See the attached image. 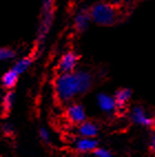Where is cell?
<instances>
[{
  "label": "cell",
  "mask_w": 155,
  "mask_h": 157,
  "mask_svg": "<svg viewBox=\"0 0 155 157\" xmlns=\"http://www.w3.org/2000/svg\"><path fill=\"white\" fill-rule=\"evenodd\" d=\"M96 147H98V140L94 137H81L80 136L79 140H76L74 143V148L82 154L92 153Z\"/></svg>",
  "instance_id": "8"
},
{
  "label": "cell",
  "mask_w": 155,
  "mask_h": 157,
  "mask_svg": "<svg viewBox=\"0 0 155 157\" xmlns=\"http://www.w3.org/2000/svg\"><path fill=\"white\" fill-rule=\"evenodd\" d=\"M65 115L69 122L72 124L79 125L82 122L87 121V111H85L84 106L80 103H71L67 107L65 111Z\"/></svg>",
  "instance_id": "4"
},
{
  "label": "cell",
  "mask_w": 155,
  "mask_h": 157,
  "mask_svg": "<svg viewBox=\"0 0 155 157\" xmlns=\"http://www.w3.org/2000/svg\"><path fill=\"white\" fill-rule=\"evenodd\" d=\"M131 98H132V91L126 87H122L120 90H118L114 94V98L116 102V106L118 109H123L127 105V103L130 102Z\"/></svg>",
  "instance_id": "12"
},
{
  "label": "cell",
  "mask_w": 155,
  "mask_h": 157,
  "mask_svg": "<svg viewBox=\"0 0 155 157\" xmlns=\"http://www.w3.org/2000/svg\"><path fill=\"white\" fill-rule=\"evenodd\" d=\"M90 16L92 22L98 25H113L118 19V9L110 3L100 2L96 3L90 10Z\"/></svg>",
  "instance_id": "2"
},
{
  "label": "cell",
  "mask_w": 155,
  "mask_h": 157,
  "mask_svg": "<svg viewBox=\"0 0 155 157\" xmlns=\"http://www.w3.org/2000/svg\"><path fill=\"white\" fill-rule=\"evenodd\" d=\"M14 102H16V94L12 90H8L2 98L1 101V109L5 113H9L14 109Z\"/></svg>",
  "instance_id": "14"
},
{
  "label": "cell",
  "mask_w": 155,
  "mask_h": 157,
  "mask_svg": "<svg viewBox=\"0 0 155 157\" xmlns=\"http://www.w3.org/2000/svg\"><path fill=\"white\" fill-rule=\"evenodd\" d=\"M31 64H32L31 56H23V58H20V59L16 60V62L12 64L11 69L14 72H17L19 75H21V74H23V73L29 70V67H31Z\"/></svg>",
  "instance_id": "13"
},
{
  "label": "cell",
  "mask_w": 155,
  "mask_h": 157,
  "mask_svg": "<svg viewBox=\"0 0 155 157\" xmlns=\"http://www.w3.org/2000/svg\"><path fill=\"white\" fill-rule=\"evenodd\" d=\"M92 153L95 157H111L112 156V153H111L110 151H107V148H103V147H96Z\"/></svg>",
  "instance_id": "17"
},
{
  "label": "cell",
  "mask_w": 155,
  "mask_h": 157,
  "mask_svg": "<svg viewBox=\"0 0 155 157\" xmlns=\"http://www.w3.org/2000/svg\"><path fill=\"white\" fill-rule=\"evenodd\" d=\"M96 103L98 106L103 113L107 114H112L115 112V109H118L116 106V102L114 96L107 94V93H100L96 96Z\"/></svg>",
  "instance_id": "7"
},
{
  "label": "cell",
  "mask_w": 155,
  "mask_h": 157,
  "mask_svg": "<svg viewBox=\"0 0 155 157\" xmlns=\"http://www.w3.org/2000/svg\"><path fill=\"white\" fill-rule=\"evenodd\" d=\"M149 149L155 153V132L151 135V138H149Z\"/></svg>",
  "instance_id": "19"
},
{
  "label": "cell",
  "mask_w": 155,
  "mask_h": 157,
  "mask_svg": "<svg viewBox=\"0 0 155 157\" xmlns=\"http://www.w3.org/2000/svg\"><path fill=\"white\" fill-rule=\"evenodd\" d=\"M78 134L81 137H96L99 134V126L90 121H84L78 125Z\"/></svg>",
  "instance_id": "9"
},
{
  "label": "cell",
  "mask_w": 155,
  "mask_h": 157,
  "mask_svg": "<svg viewBox=\"0 0 155 157\" xmlns=\"http://www.w3.org/2000/svg\"><path fill=\"white\" fill-rule=\"evenodd\" d=\"M19 78L20 75L17 72H14L12 69H9L1 76V84L7 90H12L19 81Z\"/></svg>",
  "instance_id": "11"
},
{
  "label": "cell",
  "mask_w": 155,
  "mask_h": 157,
  "mask_svg": "<svg viewBox=\"0 0 155 157\" xmlns=\"http://www.w3.org/2000/svg\"><path fill=\"white\" fill-rule=\"evenodd\" d=\"M39 138L41 140V142H43L45 144H49L51 140V135L50 132L45 127H41L39 128Z\"/></svg>",
  "instance_id": "16"
},
{
  "label": "cell",
  "mask_w": 155,
  "mask_h": 157,
  "mask_svg": "<svg viewBox=\"0 0 155 157\" xmlns=\"http://www.w3.org/2000/svg\"><path fill=\"white\" fill-rule=\"evenodd\" d=\"M2 131L5 134L7 135H10L12 133V131H14V127H12L11 124H9V123H6V124H3V126H2Z\"/></svg>",
  "instance_id": "18"
},
{
  "label": "cell",
  "mask_w": 155,
  "mask_h": 157,
  "mask_svg": "<svg viewBox=\"0 0 155 157\" xmlns=\"http://www.w3.org/2000/svg\"><path fill=\"white\" fill-rule=\"evenodd\" d=\"M92 22L90 16V11L87 10H80L74 17V28L79 32H83L89 28L90 23Z\"/></svg>",
  "instance_id": "10"
},
{
  "label": "cell",
  "mask_w": 155,
  "mask_h": 157,
  "mask_svg": "<svg viewBox=\"0 0 155 157\" xmlns=\"http://www.w3.org/2000/svg\"><path fill=\"white\" fill-rule=\"evenodd\" d=\"M92 86V76L83 70L69 73H60L53 83L54 94L61 103L73 102L76 98L83 95Z\"/></svg>",
  "instance_id": "1"
},
{
  "label": "cell",
  "mask_w": 155,
  "mask_h": 157,
  "mask_svg": "<svg viewBox=\"0 0 155 157\" xmlns=\"http://www.w3.org/2000/svg\"><path fill=\"white\" fill-rule=\"evenodd\" d=\"M16 51L10 47H0V62H9L16 59Z\"/></svg>",
  "instance_id": "15"
},
{
  "label": "cell",
  "mask_w": 155,
  "mask_h": 157,
  "mask_svg": "<svg viewBox=\"0 0 155 157\" xmlns=\"http://www.w3.org/2000/svg\"><path fill=\"white\" fill-rule=\"evenodd\" d=\"M54 0H41V17L37 31L38 44H43L49 34L54 16Z\"/></svg>",
  "instance_id": "3"
},
{
  "label": "cell",
  "mask_w": 155,
  "mask_h": 157,
  "mask_svg": "<svg viewBox=\"0 0 155 157\" xmlns=\"http://www.w3.org/2000/svg\"><path fill=\"white\" fill-rule=\"evenodd\" d=\"M131 120L134 124L144 127H151L154 125L155 121L149 116L142 106H134L131 111Z\"/></svg>",
  "instance_id": "6"
},
{
  "label": "cell",
  "mask_w": 155,
  "mask_h": 157,
  "mask_svg": "<svg viewBox=\"0 0 155 157\" xmlns=\"http://www.w3.org/2000/svg\"><path fill=\"white\" fill-rule=\"evenodd\" d=\"M79 63V58L73 51H68L60 58L58 63V70L60 73H69L76 71Z\"/></svg>",
  "instance_id": "5"
}]
</instances>
